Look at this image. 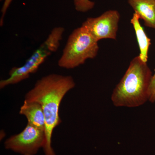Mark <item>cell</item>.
I'll return each mask as SVG.
<instances>
[{"instance_id":"obj_12","label":"cell","mask_w":155,"mask_h":155,"mask_svg":"<svg viewBox=\"0 0 155 155\" xmlns=\"http://www.w3.org/2000/svg\"><path fill=\"white\" fill-rule=\"evenodd\" d=\"M149 101L151 103L155 102V72L153 75L149 90Z\"/></svg>"},{"instance_id":"obj_4","label":"cell","mask_w":155,"mask_h":155,"mask_svg":"<svg viewBox=\"0 0 155 155\" xmlns=\"http://www.w3.org/2000/svg\"><path fill=\"white\" fill-rule=\"evenodd\" d=\"M98 42L83 26L75 28L68 37L58 60V66L73 69L84 64L88 59H94L99 49Z\"/></svg>"},{"instance_id":"obj_9","label":"cell","mask_w":155,"mask_h":155,"mask_svg":"<svg viewBox=\"0 0 155 155\" xmlns=\"http://www.w3.org/2000/svg\"><path fill=\"white\" fill-rule=\"evenodd\" d=\"M140 19V18L138 14L134 13L130 19V23L133 25L138 41L140 51L139 56L142 61L147 63L148 58L149 48L151 45V40L147 36L144 29L140 25L139 22Z\"/></svg>"},{"instance_id":"obj_8","label":"cell","mask_w":155,"mask_h":155,"mask_svg":"<svg viewBox=\"0 0 155 155\" xmlns=\"http://www.w3.org/2000/svg\"><path fill=\"white\" fill-rule=\"evenodd\" d=\"M128 3L145 26L155 29V0H128Z\"/></svg>"},{"instance_id":"obj_3","label":"cell","mask_w":155,"mask_h":155,"mask_svg":"<svg viewBox=\"0 0 155 155\" xmlns=\"http://www.w3.org/2000/svg\"><path fill=\"white\" fill-rule=\"evenodd\" d=\"M65 31V28L61 26L53 28L45 40L22 66L12 68L9 71V77L1 80L0 88L19 83L35 73L46 60L58 51Z\"/></svg>"},{"instance_id":"obj_10","label":"cell","mask_w":155,"mask_h":155,"mask_svg":"<svg viewBox=\"0 0 155 155\" xmlns=\"http://www.w3.org/2000/svg\"><path fill=\"white\" fill-rule=\"evenodd\" d=\"M74 5L76 11L85 13L93 8L95 3L90 0H74Z\"/></svg>"},{"instance_id":"obj_11","label":"cell","mask_w":155,"mask_h":155,"mask_svg":"<svg viewBox=\"0 0 155 155\" xmlns=\"http://www.w3.org/2000/svg\"><path fill=\"white\" fill-rule=\"evenodd\" d=\"M1 1H3L2 7V10H1V13H2V16H1V19H0V25L1 26H3L4 24V18L9 8L11 3H12L13 0H0Z\"/></svg>"},{"instance_id":"obj_1","label":"cell","mask_w":155,"mask_h":155,"mask_svg":"<svg viewBox=\"0 0 155 155\" xmlns=\"http://www.w3.org/2000/svg\"><path fill=\"white\" fill-rule=\"evenodd\" d=\"M75 86L71 75L51 74L37 81L33 88L26 93L25 100L41 105L45 121L46 142L45 155H56L52 147L53 131L61 123L59 108L67 93Z\"/></svg>"},{"instance_id":"obj_6","label":"cell","mask_w":155,"mask_h":155,"mask_svg":"<svg viewBox=\"0 0 155 155\" xmlns=\"http://www.w3.org/2000/svg\"><path fill=\"white\" fill-rule=\"evenodd\" d=\"M120 14L116 10H110L97 17H89L81 26L97 41L103 39L116 40L120 20Z\"/></svg>"},{"instance_id":"obj_7","label":"cell","mask_w":155,"mask_h":155,"mask_svg":"<svg viewBox=\"0 0 155 155\" xmlns=\"http://www.w3.org/2000/svg\"><path fill=\"white\" fill-rule=\"evenodd\" d=\"M19 114L25 116L28 124L40 130H45V121L41 105L35 101L24 100Z\"/></svg>"},{"instance_id":"obj_2","label":"cell","mask_w":155,"mask_h":155,"mask_svg":"<svg viewBox=\"0 0 155 155\" xmlns=\"http://www.w3.org/2000/svg\"><path fill=\"white\" fill-rule=\"evenodd\" d=\"M153 75L147 63L139 56L133 58L125 75L114 89L111 101L116 107L133 108L149 101Z\"/></svg>"},{"instance_id":"obj_5","label":"cell","mask_w":155,"mask_h":155,"mask_svg":"<svg viewBox=\"0 0 155 155\" xmlns=\"http://www.w3.org/2000/svg\"><path fill=\"white\" fill-rule=\"evenodd\" d=\"M46 142L45 131L27 123L18 134L11 136L4 143L6 150L21 155H35Z\"/></svg>"}]
</instances>
